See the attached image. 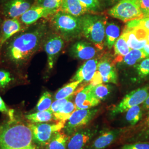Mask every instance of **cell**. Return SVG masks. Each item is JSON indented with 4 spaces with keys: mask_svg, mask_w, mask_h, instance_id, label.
<instances>
[{
    "mask_svg": "<svg viewBox=\"0 0 149 149\" xmlns=\"http://www.w3.org/2000/svg\"><path fill=\"white\" fill-rule=\"evenodd\" d=\"M48 35V26L43 22L22 29L12 36L2 49L1 63L17 71L23 69L44 45Z\"/></svg>",
    "mask_w": 149,
    "mask_h": 149,
    "instance_id": "6da1fadb",
    "label": "cell"
},
{
    "mask_svg": "<svg viewBox=\"0 0 149 149\" xmlns=\"http://www.w3.org/2000/svg\"><path fill=\"white\" fill-rule=\"evenodd\" d=\"M0 149H39L31 129L15 118L0 124Z\"/></svg>",
    "mask_w": 149,
    "mask_h": 149,
    "instance_id": "7a4b0ae2",
    "label": "cell"
},
{
    "mask_svg": "<svg viewBox=\"0 0 149 149\" xmlns=\"http://www.w3.org/2000/svg\"><path fill=\"white\" fill-rule=\"evenodd\" d=\"M51 27L64 40L72 41L82 34L81 17H75L59 11L53 15Z\"/></svg>",
    "mask_w": 149,
    "mask_h": 149,
    "instance_id": "3957f363",
    "label": "cell"
},
{
    "mask_svg": "<svg viewBox=\"0 0 149 149\" xmlns=\"http://www.w3.org/2000/svg\"><path fill=\"white\" fill-rule=\"evenodd\" d=\"M82 34L100 50L105 43L106 19L102 16L84 15L81 16Z\"/></svg>",
    "mask_w": 149,
    "mask_h": 149,
    "instance_id": "277c9868",
    "label": "cell"
},
{
    "mask_svg": "<svg viewBox=\"0 0 149 149\" xmlns=\"http://www.w3.org/2000/svg\"><path fill=\"white\" fill-rule=\"evenodd\" d=\"M108 13L124 22L144 17L138 3L134 0H120L111 8Z\"/></svg>",
    "mask_w": 149,
    "mask_h": 149,
    "instance_id": "5b68a950",
    "label": "cell"
},
{
    "mask_svg": "<svg viewBox=\"0 0 149 149\" xmlns=\"http://www.w3.org/2000/svg\"><path fill=\"white\" fill-rule=\"evenodd\" d=\"M65 125V123L62 122L51 124L32 123L28 124L32 130L34 143L39 146L47 145L55 134L64 128Z\"/></svg>",
    "mask_w": 149,
    "mask_h": 149,
    "instance_id": "8992f818",
    "label": "cell"
},
{
    "mask_svg": "<svg viewBox=\"0 0 149 149\" xmlns=\"http://www.w3.org/2000/svg\"><path fill=\"white\" fill-rule=\"evenodd\" d=\"M98 111V109L93 108L76 109L65 125L64 133L70 136L85 127L93 119Z\"/></svg>",
    "mask_w": 149,
    "mask_h": 149,
    "instance_id": "52a82bcc",
    "label": "cell"
},
{
    "mask_svg": "<svg viewBox=\"0 0 149 149\" xmlns=\"http://www.w3.org/2000/svg\"><path fill=\"white\" fill-rule=\"evenodd\" d=\"M149 93V86L132 91L125 96L121 102L114 107L110 112L112 116L126 112L129 109L143 103Z\"/></svg>",
    "mask_w": 149,
    "mask_h": 149,
    "instance_id": "ba28073f",
    "label": "cell"
},
{
    "mask_svg": "<svg viewBox=\"0 0 149 149\" xmlns=\"http://www.w3.org/2000/svg\"><path fill=\"white\" fill-rule=\"evenodd\" d=\"M64 39L56 33L48 34L43 45L47 55L48 71L53 69L58 56L64 48Z\"/></svg>",
    "mask_w": 149,
    "mask_h": 149,
    "instance_id": "9c48e42d",
    "label": "cell"
},
{
    "mask_svg": "<svg viewBox=\"0 0 149 149\" xmlns=\"http://www.w3.org/2000/svg\"><path fill=\"white\" fill-rule=\"evenodd\" d=\"M32 0H2L1 12L7 18H17L29 10Z\"/></svg>",
    "mask_w": 149,
    "mask_h": 149,
    "instance_id": "30bf717a",
    "label": "cell"
},
{
    "mask_svg": "<svg viewBox=\"0 0 149 149\" xmlns=\"http://www.w3.org/2000/svg\"><path fill=\"white\" fill-rule=\"evenodd\" d=\"M148 32V31L140 27L127 28L122 36L125 38L131 49L142 50L147 44L146 38Z\"/></svg>",
    "mask_w": 149,
    "mask_h": 149,
    "instance_id": "8fae6325",
    "label": "cell"
},
{
    "mask_svg": "<svg viewBox=\"0 0 149 149\" xmlns=\"http://www.w3.org/2000/svg\"><path fill=\"white\" fill-rule=\"evenodd\" d=\"M95 130L81 129L71 135L67 145V149H85L95 135Z\"/></svg>",
    "mask_w": 149,
    "mask_h": 149,
    "instance_id": "7c38bea8",
    "label": "cell"
},
{
    "mask_svg": "<svg viewBox=\"0 0 149 149\" xmlns=\"http://www.w3.org/2000/svg\"><path fill=\"white\" fill-rule=\"evenodd\" d=\"M22 29L21 23L17 18H7L3 21L0 31V53L9 39Z\"/></svg>",
    "mask_w": 149,
    "mask_h": 149,
    "instance_id": "4fadbf2b",
    "label": "cell"
},
{
    "mask_svg": "<svg viewBox=\"0 0 149 149\" xmlns=\"http://www.w3.org/2000/svg\"><path fill=\"white\" fill-rule=\"evenodd\" d=\"M92 85L90 84L79 92L74 99L76 109H90L98 106L101 101L97 99L91 92Z\"/></svg>",
    "mask_w": 149,
    "mask_h": 149,
    "instance_id": "5bb4252c",
    "label": "cell"
},
{
    "mask_svg": "<svg viewBox=\"0 0 149 149\" xmlns=\"http://www.w3.org/2000/svg\"><path fill=\"white\" fill-rule=\"evenodd\" d=\"M54 15L52 12L44 7L33 5L19 17V21L29 26L36 23L40 18H46Z\"/></svg>",
    "mask_w": 149,
    "mask_h": 149,
    "instance_id": "9a60e30c",
    "label": "cell"
},
{
    "mask_svg": "<svg viewBox=\"0 0 149 149\" xmlns=\"http://www.w3.org/2000/svg\"><path fill=\"white\" fill-rule=\"evenodd\" d=\"M71 55L76 59L88 60L96 55V50L90 43L79 41L74 43L70 49Z\"/></svg>",
    "mask_w": 149,
    "mask_h": 149,
    "instance_id": "2e32d148",
    "label": "cell"
},
{
    "mask_svg": "<svg viewBox=\"0 0 149 149\" xmlns=\"http://www.w3.org/2000/svg\"><path fill=\"white\" fill-rule=\"evenodd\" d=\"M124 129H116L102 134L87 149H104L115 141L124 132Z\"/></svg>",
    "mask_w": 149,
    "mask_h": 149,
    "instance_id": "e0dca14e",
    "label": "cell"
},
{
    "mask_svg": "<svg viewBox=\"0 0 149 149\" xmlns=\"http://www.w3.org/2000/svg\"><path fill=\"white\" fill-rule=\"evenodd\" d=\"M98 61L96 59L87 60L77 71L71 81H81L82 82H90L97 70Z\"/></svg>",
    "mask_w": 149,
    "mask_h": 149,
    "instance_id": "ac0fdd59",
    "label": "cell"
},
{
    "mask_svg": "<svg viewBox=\"0 0 149 149\" xmlns=\"http://www.w3.org/2000/svg\"><path fill=\"white\" fill-rule=\"evenodd\" d=\"M97 70L101 75L103 82L117 84V74L113 64L108 60H103L98 63Z\"/></svg>",
    "mask_w": 149,
    "mask_h": 149,
    "instance_id": "d6986e66",
    "label": "cell"
},
{
    "mask_svg": "<svg viewBox=\"0 0 149 149\" xmlns=\"http://www.w3.org/2000/svg\"><path fill=\"white\" fill-rule=\"evenodd\" d=\"M60 11L75 17H81L88 12L79 0H63Z\"/></svg>",
    "mask_w": 149,
    "mask_h": 149,
    "instance_id": "ffe728a7",
    "label": "cell"
},
{
    "mask_svg": "<svg viewBox=\"0 0 149 149\" xmlns=\"http://www.w3.org/2000/svg\"><path fill=\"white\" fill-rule=\"evenodd\" d=\"M120 27L114 23H108L105 28V43L109 49L114 46L120 37Z\"/></svg>",
    "mask_w": 149,
    "mask_h": 149,
    "instance_id": "44dd1931",
    "label": "cell"
},
{
    "mask_svg": "<svg viewBox=\"0 0 149 149\" xmlns=\"http://www.w3.org/2000/svg\"><path fill=\"white\" fill-rule=\"evenodd\" d=\"M69 136L64 132L55 134L46 145V149H67Z\"/></svg>",
    "mask_w": 149,
    "mask_h": 149,
    "instance_id": "7402d4cb",
    "label": "cell"
},
{
    "mask_svg": "<svg viewBox=\"0 0 149 149\" xmlns=\"http://www.w3.org/2000/svg\"><path fill=\"white\" fill-rule=\"evenodd\" d=\"M145 58L146 55L142 50L131 49L119 63L124 66H131L138 64Z\"/></svg>",
    "mask_w": 149,
    "mask_h": 149,
    "instance_id": "603a6c76",
    "label": "cell"
},
{
    "mask_svg": "<svg viewBox=\"0 0 149 149\" xmlns=\"http://www.w3.org/2000/svg\"><path fill=\"white\" fill-rule=\"evenodd\" d=\"M76 109L75 104L72 102L69 101L60 111L53 113L54 119L57 122L66 123Z\"/></svg>",
    "mask_w": 149,
    "mask_h": 149,
    "instance_id": "cb8c5ba5",
    "label": "cell"
},
{
    "mask_svg": "<svg viewBox=\"0 0 149 149\" xmlns=\"http://www.w3.org/2000/svg\"><path fill=\"white\" fill-rule=\"evenodd\" d=\"M114 49L115 55L117 56L116 61L120 63L123 58L128 54L131 49L129 47L125 38L121 36L119 38L114 45Z\"/></svg>",
    "mask_w": 149,
    "mask_h": 149,
    "instance_id": "d4e9b609",
    "label": "cell"
},
{
    "mask_svg": "<svg viewBox=\"0 0 149 149\" xmlns=\"http://www.w3.org/2000/svg\"><path fill=\"white\" fill-rule=\"evenodd\" d=\"M27 120L32 123H42L48 122L54 119L53 113L50 110L37 111L36 113L26 116Z\"/></svg>",
    "mask_w": 149,
    "mask_h": 149,
    "instance_id": "484cf974",
    "label": "cell"
},
{
    "mask_svg": "<svg viewBox=\"0 0 149 149\" xmlns=\"http://www.w3.org/2000/svg\"><path fill=\"white\" fill-rule=\"evenodd\" d=\"M81 82L82 81H74L64 86L55 94L54 99L56 100L71 97L74 93L76 89Z\"/></svg>",
    "mask_w": 149,
    "mask_h": 149,
    "instance_id": "4316f807",
    "label": "cell"
},
{
    "mask_svg": "<svg viewBox=\"0 0 149 149\" xmlns=\"http://www.w3.org/2000/svg\"><path fill=\"white\" fill-rule=\"evenodd\" d=\"M111 92V86L109 85L100 84L96 86L92 85L91 92L97 99L100 101L106 100Z\"/></svg>",
    "mask_w": 149,
    "mask_h": 149,
    "instance_id": "83f0119b",
    "label": "cell"
},
{
    "mask_svg": "<svg viewBox=\"0 0 149 149\" xmlns=\"http://www.w3.org/2000/svg\"><path fill=\"white\" fill-rule=\"evenodd\" d=\"M142 110L138 106L133 107L126 112L125 119L130 125H134L139 122L142 117Z\"/></svg>",
    "mask_w": 149,
    "mask_h": 149,
    "instance_id": "f1b7e54d",
    "label": "cell"
},
{
    "mask_svg": "<svg viewBox=\"0 0 149 149\" xmlns=\"http://www.w3.org/2000/svg\"><path fill=\"white\" fill-rule=\"evenodd\" d=\"M62 2L63 0H36L34 5L44 7L55 14L60 11Z\"/></svg>",
    "mask_w": 149,
    "mask_h": 149,
    "instance_id": "f546056e",
    "label": "cell"
},
{
    "mask_svg": "<svg viewBox=\"0 0 149 149\" xmlns=\"http://www.w3.org/2000/svg\"><path fill=\"white\" fill-rule=\"evenodd\" d=\"M53 97L52 94L48 91L44 92L39 98L36 106L37 111H44L49 110L52 106Z\"/></svg>",
    "mask_w": 149,
    "mask_h": 149,
    "instance_id": "4dcf8cb0",
    "label": "cell"
},
{
    "mask_svg": "<svg viewBox=\"0 0 149 149\" xmlns=\"http://www.w3.org/2000/svg\"><path fill=\"white\" fill-rule=\"evenodd\" d=\"M135 69L140 79H149V58L141 60L136 65Z\"/></svg>",
    "mask_w": 149,
    "mask_h": 149,
    "instance_id": "1f68e13d",
    "label": "cell"
},
{
    "mask_svg": "<svg viewBox=\"0 0 149 149\" xmlns=\"http://www.w3.org/2000/svg\"><path fill=\"white\" fill-rule=\"evenodd\" d=\"M15 77L9 71L5 69H0V86L5 88L15 81Z\"/></svg>",
    "mask_w": 149,
    "mask_h": 149,
    "instance_id": "d6a6232c",
    "label": "cell"
},
{
    "mask_svg": "<svg viewBox=\"0 0 149 149\" xmlns=\"http://www.w3.org/2000/svg\"><path fill=\"white\" fill-rule=\"evenodd\" d=\"M127 27L129 28L140 27L149 31V17H143L128 22L127 23Z\"/></svg>",
    "mask_w": 149,
    "mask_h": 149,
    "instance_id": "836d02e7",
    "label": "cell"
},
{
    "mask_svg": "<svg viewBox=\"0 0 149 149\" xmlns=\"http://www.w3.org/2000/svg\"><path fill=\"white\" fill-rule=\"evenodd\" d=\"M88 12H96L101 8V0H79Z\"/></svg>",
    "mask_w": 149,
    "mask_h": 149,
    "instance_id": "e575fe53",
    "label": "cell"
},
{
    "mask_svg": "<svg viewBox=\"0 0 149 149\" xmlns=\"http://www.w3.org/2000/svg\"><path fill=\"white\" fill-rule=\"evenodd\" d=\"M71 96L69 97H68V98H66L56 100L55 101H54L52 103V106L49 110H50L53 113L58 112L65 105V104L68 102L70 101V99L71 98Z\"/></svg>",
    "mask_w": 149,
    "mask_h": 149,
    "instance_id": "d590c367",
    "label": "cell"
},
{
    "mask_svg": "<svg viewBox=\"0 0 149 149\" xmlns=\"http://www.w3.org/2000/svg\"><path fill=\"white\" fill-rule=\"evenodd\" d=\"M121 149H149V143L138 142L124 145Z\"/></svg>",
    "mask_w": 149,
    "mask_h": 149,
    "instance_id": "8d00e7d4",
    "label": "cell"
},
{
    "mask_svg": "<svg viewBox=\"0 0 149 149\" xmlns=\"http://www.w3.org/2000/svg\"><path fill=\"white\" fill-rule=\"evenodd\" d=\"M139 6L144 17H146L149 12V0H139Z\"/></svg>",
    "mask_w": 149,
    "mask_h": 149,
    "instance_id": "74e56055",
    "label": "cell"
},
{
    "mask_svg": "<svg viewBox=\"0 0 149 149\" xmlns=\"http://www.w3.org/2000/svg\"><path fill=\"white\" fill-rule=\"evenodd\" d=\"M103 80L102 78L101 75L97 70L96 73L94 74L93 78L90 81V84L92 86H96L103 84Z\"/></svg>",
    "mask_w": 149,
    "mask_h": 149,
    "instance_id": "f35d334b",
    "label": "cell"
},
{
    "mask_svg": "<svg viewBox=\"0 0 149 149\" xmlns=\"http://www.w3.org/2000/svg\"><path fill=\"white\" fill-rule=\"evenodd\" d=\"M0 112L6 113L7 114H8V116L10 114V110H8V109L7 108V107L6 105L5 102L3 101L2 98L0 96Z\"/></svg>",
    "mask_w": 149,
    "mask_h": 149,
    "instance_id": "ab89813d",
    "label": "cell"
},
{
    "mask_svg": "<svg viewBox=\"0 0 149 149\" xmlns=\"http://www.w3.org/2000/svg\"><path fill=\"white\" fill-rule=\"evenodd\" d=\"M141 136H143L144 139H149V118L148 119L146 127L144 129L143 132H142Z\"/></svg>",
    "mask_w": 149,
    "mask_h": 149,
    "instance_id": "60d3db41",
    "label": "cell"
},
{
    "mask_svg": "<svg viewBox=\"0 0 149 149\" xmlns=\"http://www.w3.org/2000/svg\"><path fill=\"white\" fill-rule=\"evenodd\" d=\"M142 51L144 52L145 55H146V58H149V44H147L145 45V46L143 48Z\"/></svg>",
    "mask_w": 149,
    "mask_h": 149,
    "instance_id": "b9f144b4",
    "label": "cell"
},
{
    "mask_svg": "<svg viewBox=\"0 0 149 149\" xmlns=\"http://www.w3.org/2000/svg\"><path fill=\"white\" fill-rule=\"evenodd\" d=\"M143 107L146 109H149V93L146 100L143 103Z\"/></svg>",
    "mask_w": 149,
    "mask_h": 149,
    "instance_id": "7bdbcfd3",
    "label": "cell"
},
{
    "mask_svg": "<svg viewBox=\"0 0 149 149\" xmlns=\"http://www.w3.org/2000/svg\"><path fill=\"white\" fill-rule=\"evenodd\" d=\"M107 2L109 3V4H114V3H117V2H118L119 1H120V0H107ZM134 1H136L137 3H138L139 5V0H134Z\"/></svg>",
    "mask_w": 149,
    "mask_h": 149,
    "instance_id": "ee69618b",
    "label": "cell"
},
{
    "mask_svg": "<svg viewBox=\"0 0 149 149\" xmlns=\"http://www.w3.org/2000/svg\"><path fill=\"white\" fill-rule=\"evenodd\" d=\"M146 39V40H147V44H149V31L148 32V34H147Z\"/></svg>",
    "mask_w": 149,
    "mask_h": 149,
    "instance_id": "f6af8a7d",
    "label": "cell"
},
{
    "mask_svg": "<svg viewBox=\"0 0 149 149\" xmlns=\"http://www.w3.org/2000/svg\"><path fill=\"white\" fill-rule=\"evenodd\" d=\"M2 23H3V21L2 20V19L1 18V17H0V31H1V27H2Z\"/></svg>",
    "mask_w": 149,
    "mask_h": 149,
    "instance_id": "bcb514c9",
    "label": "cell"
},
{
    "mask_svg": "<svg viewBox=\"0 0 149 149\" xmlns=\"http://www.w3.org/2000/svg\"><path fill=\"white\" fill-rule=\"evenodd\" d=\"M146 17H149V13H148V14L147 15V16H146Z\"/></svg>",
    "mask_w": 149,
    "mask_h": 149,
    "instance_id": "7dc6e473",
    "label": "cell"
},
{
    "mask_svg": "<svg viewBox=\"0 0 149 149\" xmlns=\"http://www.w3.org/2000/svg\"><path fill=\"white\" fill-rule=\"evenodd\" d=\"M148 114H149V113H148Z\"/></svg>",
    "mask_w": 149,
    "mask_h": 149,
    "instance_id": "c3c4849f",
    "label": "cell"
}]
</instances>
